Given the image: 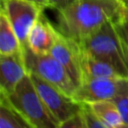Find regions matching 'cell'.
I'll list each match as a JSON object with an SVG mask.
<instances>
[{
    "label": "cell",
    "instance_id": "6da1fadb",
    "mask_svg": "<svg viewBox=\"0 0 128 128\" xmlns=\"http://www.w3.org/2000/svg\"><path fill=\"white\" fill-rule=\"evenodd\" d=\"M125 15L120 0H78L57 11V30L78 43L105 23Z\"/></svg>",
    "mask_w": 128,
    "mask_h": 128
},
{
    "label": "cell",
    "instance_id": "7a4b0ae2",
    "mask_svg": "<svg viewBox=\"0 0 128 128\" xmlns=\"http://www.w3.org/2000/svg\"><path fill=\"white\" fill-rule=\"evenodd\" d=\"M81 49L114 67L122 77L128 78V53L124 49L112 21L79 42Z\"/></svg>",
    "mask_w": 128,
    "mask_h": 128
},
{
    "label": "cell",
    "instance_id": "3957f363",
    "mask_svg": "<svg viewBox=\"0 0 128 128\" xmlns=\"http://www.w3.org/2000/svg\"><path fill=\"white\" fill-rule=\"evenodd\" d=\"M4 96L35 128L58 127L59 122L43 102L29 73L19 82L11 94Z\"/></svg>",
    "mask_w": 128,
    "mask_h": 128
},
{
    "label": "cell",
    "instance_id": "277c9868",
    "mask_svg": "<svg viewBox=\"0 0 128 128\" xmlns=\"http://www.w3.org/2000/svg\"><path fill=\"white\" fill-rule=\"evenodd\" d=\"M26 68L29 73H34L61 89L69 96H73L77 86L71 79L66 69L50 53H34L27 45L23 47Z\"/></svg>",
    "mask_w": 128,
    "mask_h": 128
},
{
    "label": "cell",
    "instance_id": "5b68a950",
    "mask_svg": "<svg viewBox=\"0 0 128 128\" xmlns=\"http://www.w3.org/2000/svg\"><path fill=\"white\" fill-rule=\"evenodd\" d=\"M29 75L43 102L59 123L71 118L82 110L83 104L76 101L72 96L67 95L61 89L34 73H29Z\"/></svg>",
    "mask_w": 128,
    "mask_h": 128
},
{
    "label": "cell",
    "instance_id": "8992f818",
    "mask_svg": "<svg viewBox=\"0 0 128 128\" xmlns=\"http://www.w3.org/2000/svg\"><path fill=\"white\" fill-rule=\"evenodd\" d=\"M128 90V78H83L74 95L76 101L89 104L102 100H114Z\"/></svg>",
    "mask_w": 128,
    "mask_h": 128
},
{
    "label": "cell",
    "instance_id": "52a82bcc",
    "mask_svg": "<svg viewBox=\"0 0 128 128\" xmlns=\"http://www.w3.org/2000/svg\"><path fill=\"white\" fill-rule=\"evenodd\" d=\"M1 9L7 15L24 47L31 28L44 9L33 0H1Z\"/></svg>",
    "mask_w": 128,
    "mask_h": 128
},
{
    "label": "cell",
    "instance_id": "ba28073f",
    "mask_svg": "<svg viewBox=\"0 0 128 128\" xmlns=\"http://www.w3.org/2000/svg\"><path fill=\"white\" fill-rule=\"evenodd\" d=\"M50 54L59 61V63L66 69L75 85L78 86L83 80L80 44L59 32Z\"/></svg>",
    "mask_w": 128,
    "mask_h": 128
},
{
    "label": "cell",
    "instance_id": "9c48e42d",
    "mask_svg": "<svg viewBox=\"0 0 128 128\" xmlns=\"http://www.w3.org/2000/svg\"><path fill=\"white\" fill-rule=\"evenodd\" d=\"M23 50L9 55H0V94H11L28 74Z\"/></svg>",
    "mask_w": 128,
    "mask_h": 128
},
{
    "label": "cell",
    "instance_id": "30bf717a",
    "mask_svg": "<svg viewBox=\"0 0 128 128\" xmlns=\"http://www.w3.org/2000/svg\"><path fill=\"white\" fill-rule=\"evenodd\" d=\"M58 34L57 28L50 23L42 12L29 32L26 45L34 53L49 54L57 40Z\"/></svg>",
    "mask_w": 128,
    "mask_h": 128
},
{
    "label": "cell",
    "instance_id": "8fae6325",
    "mask_svg": "<svg viewBox=\"0 0 128 128\" xmlns=\"http://www.w3.org/2000/svg\"><path fill=\"white\" fill-rule=\"evenodd\" d=\"M83 78H121L119 72L107 62L93 57L81 49Z\"/></svg>",
    "mask_w": 128,
    "mask_h": 128
},
{
    "label": "cell",
    "instance_id": "7c38bea8",
    "mask_svg": "<svg viewBox=\"0 0 128 128\" xmlns=\"http://www.w3.org/2000/svg\"><path fill=\"white\" fill-rule=\"evenodd\" d=\"M23 50V46L7 15L0 10V55H9Z\"/></svg>",
    "mask_w": 128,
    "mask_h": 128
},
{
    "label": "cell",
    "instance_id": "4fadbf2b",
    "mask_svg": "<svg viewBox=\"0 0 128 128\" xmlns=\"http://www.w3.org/2000/svg\"><path fill=\"white\" fill-rule=\"evenodd\" d=\"M0 128H35L0 94Z\"/></svg>",
    "mask_w": 128,
    "mask_h": 128
},
{
    "label": "cell",
    "instance_id": "5bb4252c",
    "mask_svg": "<svg viewBox=\"0 0 128 128\" xmlns=\"http://www.w3.org/2000/svg\"><path fill=\"white\" fill-rule=\"evenodd\" d=\"M93 113L111 128L118 127L123 121L114 100H102L87 104Z\"/></svg>",
    "mask_w": 128,
    "mask_h": 128
},
{
    "label": "cell",
    "instance_id": "9a60e30c",
    "mask_svg": "<svg viewBox=\"0 0 128 128\" xmlns=\"http://www.w3.org/2000/svg\"><path fill=\"white\" fill-rule=\"evenodd\" d=\"M113 24L124 49L128 53V14L125 13L122 18L113 22Z\"/></svg>",
    "mask_w": 128,
    "mask_h": 128
},
{
    "label": "cell",
    "instance_id": "2e32d148",
    "mask_svg": "<svg viewBox=\"0 0 128 128\" xmlns=\"http://www.w3.org/2000/svg\"><path fill=\"white\" fill-rule=\"evenodd\" d=\"M82 112L86 121L87 128H111L109 125L104 123L102 120H100L90 109V107L87 104H83Z\"/></svg>",
    "mask_w": 128,
    "mask_h": 128
},
{
    "label": "cell",
    "instance_id": "e0dca14e",
    "mask_svg": "<svg viewBox=\"0 0 128 128\" xmlns=\"http://www.w3.org/2000/svg\"><path fill=\"white\" fill-rule=\"evenodd\" d=\"M57 128H87L86 121L83 115L82 110L71 118L60 122Z\"/></svg>",
    "mask_w": 128,
    "mask_h": 128
},
{
    "label": "cell",
    "instance_id": "ac0fdd59",
    "mask_svg": "<svg viewBox=\"0 0 128 128\" xmlns=\"http://www.w3.org/2000/svg\"><path fill=\"white\" fill-rule=\"evenodd\" d=\"M114 102L116 103L119 109L122 121L128 124V90L123 94H121L120 96H118L117 98H115Z\"/></svg>",
    "mask_w": 128,
    "mask_h": 128
},
{
    "label": "cell",
    "instance_id": "d6986e66",
    "mask_svg": "<svg viewBox=\"0 0 128 128\" xmlns=\"http://www.w3.org/2000/svg\"><path fill=\"white\" fill-rule=\"evenodd\" d=\"M78 0H48V7L47 8H51L54 9L56 11L62 10L68 6H70L71 4L75 3Z\"/></svg>",
    "mask_w": 128,
    "mask_h": 128
},
{
    "label": "cell",
    "instance_id": "ffe728a7",
    "mask_svg": "<svg viewBox=\"0 0 128 128\" xmlns=\"http://www.w3.org/2000/svg\"><path fill=\"white\" fill-rule=\"evenodd\" d=\"M33 1H35L38 5H40L43 9H45V8H47L48 7V0H33Z\"/></svg>",
    "mask_w": 128,
    "mask_h": 128
},
{
    "label": "cell",
    "instance_id": "44dd1931",
    "mask_svg": "<svg viewBox=\"0 0 128 128\" xmlns=\"http://www.w3.org/2000/svg\"><path fill=\"white\" fill-rule=\"evenodd\" d=\"M122 6L124 7V10H125V13L128 14V0H120Z\"/></svg>",
    "mask_w": 128,
    "mask_h": 128
},
{
    "label": "cell",
    "instance_id": "7402d4cb",
    "mask_svg": "<svg viewBox=\"0 0 128 128\" xmlns=\"http://www.w3.org/2000/svg\"><path fill=\"white\" fill-rule=\"evenodd\" d=\"M116 128H128V124H126V123H124V122H122L118 127H116Z\"/></svg>",
    "mask_w": 128,
    "mask_h": 128
}]
</instances>
